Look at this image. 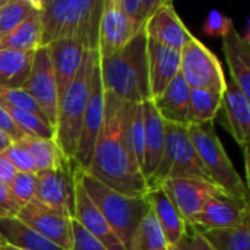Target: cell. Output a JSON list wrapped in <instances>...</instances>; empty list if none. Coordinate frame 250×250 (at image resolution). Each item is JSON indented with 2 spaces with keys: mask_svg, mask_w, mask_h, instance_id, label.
<instances>
[{
  "mask_svg": "<svg viewBox=\"0 0 250 250\" xmlns=\"http://www.w3.org/2000/svg\"><path fill=\"white\" fill-rule=\"evenodd\" d=\"M127 103L105 92L104 120L98 133L88 174L126 196H145L149 190L126 136Z\"/></svg>",
  "mask_w": 250,
  "mask_h": 250,
  "instance_id": "1",
  "label": "cell"
},
{
  "mask_svg": "<svg viewBox=\"0 0 250 250\" xmlns=\"http://www.w3.org/2000/svg\"><path fill=\"white\" fill-rule=\"evenodd\" d=\"M104 0H40L41 47L73 40L86 51H97Z\"/></svg>",
  "mask_w": 250,
  "mask_h": 250,
  "instance_id": "2",
  "label": "cell"
},
{
  "mask_svg": "<svg viewBox=\"0 0 250 250\" xmlns=\"http://www.w3.org/2000/svg\"><path fill=\"white\" fill-rule=\"evenodd\" d=\"M146 45L148 38L144 28L117 53L107 57H98L105 92L130 104H141L151 100Z\"/></svg>",
  "mask_w": 250,
  "mask_h": 250,
  "instance_id": "3",
  "label": "cell"
},
{
  "mask_svg": "<svg viewBox=\"0 0 250 250\" xmlns=\"http://www.w3.org/2000/svg\"><path fill=\"white\" fill-rule=\"evenodd\" d=\"M97 59V51H86L78 75L66 88V91L59 97L54 139L63 151L64 157L70 161H73L76 154L83 114L91 91L92 70Z\"/></svg>",
  "mask_w": 250,
  "mask_h": 250,
  "instance_id": "4",
  "label": "cell"
},
{
  "mask_svg": "<svg viewBox=\"0 0 250 250\" xmlns=\"http://www.w3.org/2000/svg\"><path fill=\"white\" fill-rule=\"evenodd\" d=\"M75 170L83 190L94 202V205L100 209V212L104 215V218L107 220L116 236L120 239V242L127 250L135 229L138 227L144 215L149 211L146 198L145 196L132 198V196L122 195L110 189L100 180H97L95 177H92L78 166Z\"/></svg>",
  "mask_w": 250,
  "mask_h": 250,
  "instance_id": "5",
  "label": "cell"
},
{
  "mask_svg": "<svg viewBox=\"0 0 250 250\" xmlns=\"http://www.w3.org/2000/svg\"><path fill=\"white\" fill-rule=\"evenodd\" d=\"M190 141L199 157V161L208 174V179L224 190L239 199L249 201L248 185L234 168L230 157L227 155L217 132L214 122L202 125H188Z\"/></svg>",
  "mask_w": 250,
  "mask_h": 250,
  "instance_id": "6",
  "label": "cell"
},
{
  "mask_svg": "<svg viewBox=\"0 0 250 250\" xmlns=\"http://www.w3.org/2000/svg\"><path fill=\"white\" fill-rule=\"evenodd\" d=\"M177 177H195L209 180L190 141L188 126L167 123L166 144L161 161L155 173L148 179L146 183L151 189L163 185L168 179Z\"/></svg>",
  "mask_w": 250,
  "mask_h": 250,
  "instance_id": "7",
  "label": "cell"
},
{
  "mask_svg": "<svg viewBox=\"0 0 250 250\" xmlns=\"http://www.w3.org/2000/svg\"><path fill=\"white\" fill-rule=\"evenodd\" d=\"M180 75L190 89L224 92L227 85L218 57L196 37H192L180 51Z\"/></svg>",
  "mask_w": 250,
  "mask_h": 250,
  "instance_id": "8",
  "label": "cell"
},
{
  "mask_svg": "<svg viewBox=\"0 0 250 250\" xmlns=\"http://www.w3.org/2000/svg\"><path fill=\"white\" fill-rule=\"evenodd\" d=\"M34 199L56 212L73 218L75 163L67 161L59 168L37 173V190Z\"/></svg>",
  "mask_w": 250,
  "mask_h": 250,
  "instance_id": "9",
  "label": "cell"
},
{
  "mask_svg": "<svg viewBox=\"0 0 250 250\" xmlns=\"http://www.w3.org/2000/svg\"><path fill=\"white\" fill-rule=\"evenodd\" d=\"M22 88L32 95V98L40 105L45 120L54 129L57 119L59 91L47 47H40L34 51L31 70Z\"/></svg>",
  "mask_w": 250,
  "mask_h": 250,
  "instance_id": "10",
  "label": "cell"
},
{
  "mask_svg": "<svg viewBox=\"0 0 250 250\" xmlns=\"http://www.w3.org/2000/svg\"><path fill=\"white\" fill-rule=\"evenodd\" d=\"M104 105H105V91L103 86L98 59H97L94 70H92L91 91H89V98L86 103V110L83 114L79 142H78L76 154L73 158V163L82 170H86L89 166L92 151H94L98 133L103 126V120H104Z\"/></svg>",
  "mask_w": 250,
  "mask_h": 250,
  "instance_id": "11",
  "label": "cell"
},
{
  "mask_svg": "<svg viewBox=\"0 0 250 250\" xmlns=\"http://www.w3.org/2000/svg\"><path fill=\"white\" fill-rule=\"evenodd\" d=\"M144 28V25L136 23L122 12L117 0H104L98 31V57H107L117 53Z\"/></svg>",
  "mask_w": 250,
  "mask_h": 250,
  "instance_id": "12",
  "label": "cell"
},
{
  "mask_svg": "<svg viewBox=\"0 0 250 250\" xmlns=\"http://www.w3.org/2000/svg\"><path fill=\"white\" fill-rule=\"evenodd\" d=\"M160 186L167 192L186 223L198 215L212 198L226 193L212 182L195 177L168 179Z\"/></svg>",
  "mask_w": 250,
  "mask_h": 250,
  "instance_id": "13",
  "label": "cell"
},
{
  "mask_svg": "<svg viewBox=\"0 0 250 250\" xmlns=\"http://www.w3.org/2000/svg\"><path fill=\"white\" fill-rule=\"evenodd\" d=\"M16 218L59 248L72 249V218L41 205L35 199L22 207Z\"/></svg>",
  "mask_w": 250,
  "mask_h": 250,
  "instance_id": "14",
  "label": "cell"
},
{
  "mask_svg": "<svg viewBox=\"0 0 250 250\" xmlns=\"http://www.w3.org/2000/svg\"><path fill=\"white\" fill-rule=\"evenodd\" d=\"M250 221L249 201L221 193L212 198L188 224L201 230H218L242 226Z\"/></svg>",
  "mask_w": 250,
  "mask_h": 250,
  "instance_id": "15",
  "label": "cell"
},
{
  "mask_svg": "<svg viewBox=\"0 0 250 250\" xmlns=\"http://www.w3.org/2000/svg\"><path fill=\"white\" fill-rule=\"evenodd\" d=\"M76 168V166H75ZM73 220L88 231L94 239L103 243L108 250H126L120 239L116 236L104 215L89 199L83 190L75 170V205H73Z\"/></svg>",
  "mask_w": 250,
  "mask_h": 250,
  "instance_id": "16",
  "label": "cell"
},
{
  "mask_svg": "<svg viewBox=\"0 0 250 250\" xmlns=\"http://www.w3.org/2000/svg\"><path fill=\"white\" fill-rule=\"evenodd\" d=\"M146 38L161 45L182 51L193 34L188 29L171 1L164 0L160 9L145 23Z\"/></svg>",
  "mask_w": 250,
  "mask_h": 250,
  "instance_id": "17",
  "label": "cell"
},
{
  "mask_svg": "<svg viewBox=\"0 0 250 250\" xmlns=\"http://www.w3.org/2000/svg\"><path fill=\"white\" fill-rule=\"evenodd\" d=\"M146 56L152 100L160 95L177 75H180V51L148 40Z\"/></svg>",
  "mask_w": 250,
  "mask_h": 250,
  "instance_id": "18",
  "label": "cell"
},
{
  "mask_svg": "<svg viewBox=\"0 0 250 250\" xmlns=\"http://www.w3.org/2000/svg\"><path fill=\"white\" fill-rule=\"evenodd\" d=\"M224 125L234 141L242 146H249L250 138V100L236 86L233 81H229L223 94Z\"/></svg>",
  "mask_w": 250,
  "mask_h": 250,
  "instance_id": "19",
  "label": "cell"
},
{
  "mask_svg": "<svg viewBox=\"0 0 250 250\" xmlns=\"http://www.w3.org/2000/svg\"><path fill=\"white\" fill-rule=\"evenodd\" d=\"M145 198L148 201L149 211L155 215L158 224L163 229L168 246L177 245L186 236L189 227L183 215L179 212V209L161 186L151 188L146 192Z\"/></svg>",
  "mask_w": 250,
  "mask_h": 250,
  "instance_id": "20",
  "label": "cell"
},
{
  "mask_svg": "<svg viewBox=\"0 0 250 250\" xmlns=\"http://www.w3.org/2000/svg\"><path fill=\"white\" fill-rule=\"evenodd\" d=\"M56 78L59 97L78 75L86 50L73 40H60L47 45Z\"/></svg>",
  "mask_w": 250,
  "mask_h": 250,
  "instance_id": "21",
  "label": "cell"
},
{
  "mask_svg": "<svg viewBox=\"0 0 250 250\" xmlns=\"http://www.w3.org/2000/svg\"><path fill=\"white\" fill-rule=\"evenodd\" d=\"M189 94H190L189 85L185 82L182 75H177L168 83V86L151 101L166 123L188 126L189 125Z\"/></svg>",
  "mask_w": 250,
  "mask_h": 250,
  "instance_id": "22",
  "label": "cell"
},
{
  "mask_svg": "<svg viewBox=\"0 0 250 250\" xmlns=\"http://www.w3.org/2000/svg\"><path fill=\"white\" fill-rule=\"evenodd\" d=\"M166 122L155 110L152 101L144 103V126H145V157L142 174L148 179L155 173L166 144Z\"/></svg>",
  "mask_w": 250,
  "mask_h": 250,
  "instance_id": "23",
  "label": "cell"
},
{
  "mask_svg": "<svg viewBox=\"0 0 250 250\" xmlns=\"http://www.w3.org/2000/svg\"><path fill=\"white\" fill-rule=\"evenodd\" d=\"M223 51L227 59L231 81L250 100V50L246 38L233 28L223 38Z\"/></svg>",
  "mask_w": 250,
  "mask_h": 250,
  "instance_id": "24",
  "label": "cell"
},
{
  "mask_svg": "<svg viewBox=\"0 0 250 250\" xmlns=\"http://www.w3.org/2000/svg\"><path fill=\"white\" fill-rule=\"evenodd\" d=\"M0 237L4 245L21 250H64L34 231L16 217L0 218Z\"/></svg>",
  "mask_w": 250,
  "mask_h": 250,
  "instance_id": "25",
  "label": "cell"
},
{
  "mask_svg": "<svg viewBox=\"0 0 250 250\" xmlns=\"http://www.w3.org/2000/svg\"><path fill=\"white\" fill-rule=\"evenodd\" d=\"M34 51L0 48V89L22 88L28 79Z\"/></svg>",
  "mask_w": 250,
  "mask_h": 250,
  "instance_id": "26",
  "label": "cell"
},
{
  "mask_svg": "<svg viewBox=\"0 0 250 250\" xmlns=\"http://www.w3.org/2000/svg\"><path fill=\"white\" fill-rule=\"evenodd\" d=\"M19 144L29 152L31 160L35 167V173L54 170V168L62 167L64 163L70 161L64 157L63 151L60 149L54 138L44 139V138L26 136Z\"/></svg>",
  "mask_w": 250,
  "mask_h": 250,
  "instance_id": "27",
  "label": "cell"
},
{
  "mask_svg": "<svg viewBox=\"0 0 250 250\" xmlns=\"http://www.w3.org/2000/svg\"><path fill=\"white\" fill-rule=\"evenodd\" d=\"M41 18L40 9L32 13L19 26L0 38V48L18 51H35L41 47Z\"/></svg>",
  "mask_w": 250,
  "mask_h": 250,
  "instance_id": "28",
  "label": "cell"
},
{
  "mask_svg": "<svg viewBox=\"0 0 250 250\" xmlns=\"http://www.w3.org/2000/svg\"><path fill=\"white\" fill-rule=\"evenodd\" d=\"M223 94L215 89H190L189 125L214 122L223 105Z\"/></svg>",
  "mask_w": 250,
  "mask_h": 250,
  "instance_id": "29",
  "label": "cell"
},
{
  "mask_svg": "<svg viewBox=\"0 0 250 250\" xmlns=\"http://www.w3.org/2000/svg\"><path fill=\"white\" fill-rule=\"evenodd\" d=\"M168 243L155 215L148 211L135 229L127 250H161Z\"/></svg>",
  "mask_w": 250,
  "mask_h": 250,
  "instance_id": "30",
  "label": "cell"
},
{
  "mask_svg": "<svg viewBox=\"0 0 250 250\" xmlns=\"http://www.w3.org/2000/svg\"><path fill=\"white\" fill-rule=\"evenodd\" d=\"M201 231L215 250H250V221L237 227Z\"/></svg>",
  "mask_w": 250,
  "mask_h": 250,
  "instance_id": "31",
  "label": "cell"
},
{
  "mask_svg": "<svg viewBox=\"0 0 250 250\" xmlns=\"http://www.w3.org/2000/svg\"><path fill=\"white\" fill-rule=\"evenodd\" d=\"M40 9V0H6L0 7V38Z\"/></svg>",
  "mask_w": 250,
  "mask_h": 250,
  "instance_id": "32",
  "label": "cell"
},
{
  "mask_svg": "<svg viewBox=\"0 0 250 250\" xmlns=\"http://www.w3.org/2000/svg\"><path fill=\"white\" fill-rule=\"evenodd\" d=\"M1 105L10 114L12 120L18 125V127L22 132H25L28 136L44 138V139L54 138V129L50 126V123L44 117L37 116L31 111H25V110L16 108V107L7 105V104H1Z\"/></svg>",
  "mask_w": 250,
  "mask_h": 250,
  "instance_id": "33",
  "label": "cell"
},
{
  "mask_svg": "<svg viewBox=\"0 0 250 250\" xmlns=\"http://www.w3.org/2000/svg\"><path fill=\"white\" fill-rule=\"evenodd\" d=\"M163 3L164 0H117L122 12L132 21L144 26Z\"/></svg>",
  "mask_w": 250,
  "mask_h": 250,
  "instance_id": "34",
  "label": "cell"
},
{
  "mask_svg": "<svg viewBox=\"0 0 250 250\" xmlns=\"http://www.w3.org/2000/svg\"><path fill=\"white\" fill-rule=\"evenodd\" d=\"M9 189L16 201V204L22 208L35 198L37 190V173H21L18 171L16 176L9 183Z\"/></svg>",
  "mask_w": 250,
  "mask_h": 250,
  "instance_id": "35",
  "label": "cell"
},
{
  "mask_svg": "<svg viewBox=\"0 0 250 250\" xmlns=\"http://www.w3.org/2000/svg\"><path fill=\"white\" fill-rule=\"evenodd\" d=\"M0 103L1 104H7V105H12V107H16V108H21V110H25V111H31V113H34L37 116L44 117L40 105L37 104V101L23 88L0 89Z\"/></svg>",
  "mask_w": 250,
  "mask_h": 250,
  "instance_id": "36",
  "label": "cell"
},
{
  "mask_svg": "<svg viewBox=\"0 0 250 250\" xmlns=\"http://www.w3.org/2000/svg\"><path fill=\"white\" fill-rule=\"evenodd\" d=\"M234 28L233 19L227 15H223L220 10H211L204 26L202 32L212 38H224L229 35V32Z\"/></svg>",
  "mask_w": 250,
  "mask_h": 250,
  "instance_id": "37",
  "label": "cell"
},
{
  "mask_svg": "<svg viewBox=\"0 0 250 250\" xmlns=\"http://www.w3.org/2000/svg\"><path fill=\"white\" fill-rule=\"evenodd\" d=\"M70 250H108L103 243L94 239L72 218V249Z\"/></svg>",
  "mask_w": 250,
  "mask_h": 250,
  "instance_id": "38",
  "label": "cell"
},
{
  "mask_svg": "<svg viewBox=\"0 0 250 250\" xmlns=\"http://www.w3.org/2000/svg\"><path fill=\"white\" fill-rule=\"evenodd\" d=\"M174 250H215L211 243L207 240V237L202 234V231L193 226L188 227L186 236L173 246Z\"/></svg>",
  "mask_w": 250,
  "mask_h": 250,
  "instance_id": "39",
  "label": "cell"
},
{
  "mask_svg": "<svg viewBox=\"0 0 250 250\" xmlns=\"http://www.w3.org/2000/svg\"><path fill=\"white\" fill-rule=\"evenodd\" d=\"M7 157L10 158V161L13 163V166L16 167L18 171L21 173H35V167L34 163L31 160L29 152L19 144V142H12L9 145V148L6 149Z\"/></svg>",
  "mask_w": 250,
  "mask_h": 250,
  "instance_id": "40",
  "label": "cell"
},
{
  "mask_svg": "<svg viewBox=\"0 0 250 250\" xmlns=\"http://www.w3.org/2000/svg\"><path fill=\"white\" fill-rule=\"evenodd\" d=\"M19 209H21V207L16 204V201L9 189V185H6L4 182L0 180V218L16 217Z\"/></svg>",
  "mask_w": 250,
  "mask_h": 250,
  "instance_id": "41",
  "label": "cell"
},
{
  "mask_svg": "<svg viewBox=\"0 0 250 250\" xmlns=\"http://www.w3.org/2000/svg\"><path fill=\"white\" fill-rule=\"evenodd\" d=\"M0 130L4 132L12 142H21L28 136L25 132H22L18 127V125L12 120L10 114L6 111V108L1 104H0Z\"/></svg>",
  "mask_w": 250,
  "mask_h": 250,
  "instance_id": "42",
  "label": "cell"
},
{
  "mask_svg": "<svg viewBox=\"0 0 250 250\" xmlns=\"http://www.w3.org/2000/svg\"><path fill=\"white\" fill-rule=\"evenodd\" d=\"M18 170L13 166V163L10 161V158L7 157L6 151L0 152V180L4 182L6 185H9L12 182V179L16 176Z\"/></svg>",
  "mask_w": 250,
  "mask_h": 250,
  "instance_id": "43",
  "label": "cell"
},
{
  "mask_svg": "<svg viewBox=\"0 0 250 250\" xmlns=\"http://www.w3.org/2000/svg\"><path fill=\"white\" fill-rule=\"evenodd\" d=\"M10 144H12L10 138H9L4 132H1V130H0V152L6 151V149L9 148V145H10Z\"/></svg>",
  "mask_w": 250,
  "mask_h": 250,
  "instance_id": "44",
  "label": "cell"
},
{
  "mask_svg": "<svg viewBox=\"0 0 250 250\" xmlns=\"http://www.w3.org/2000/svg\"><path fill=\"white\" fill-rule=\"evenodd\" d=\"M0 250H21V249H16V248H13V246H9V245H4V246H1Z\"/></svg>",
  "mask_w": 250,
  "mask_h": 250,
  "instance_id": "45",
  "label": "cell"
},
{
  "mask_svg": "<svg viewBox=\"0 0 250 250\" xmlns=\"http://www.w3.org/2000/svg\"><path fill=\"white\" fill-rule=\"evenodd\" d=\"M161 250H174V249H173V246H167V248H164V249H161Z\"/></svg>",
  "mask_w": 250,
  "mask_h": 250,
  "instance_id": "46",
  "label": "cell"
},
{
  "mask_svg": "<svg viewBox=\"0 0 250 250\" xmlns=\"http://www.w3.org/2000/svg\"><path fill=\"white\" fill-rule=\"evenodd\" d=\"M1 246H4V242H3V239L0 237V248H1Z\"/></svg>",
  "mask_w": 250,
  "mask_h": 250,
  "instance_id": "47",
  "label": "cell"
},
{
  "mask_svg": "<svg viewBox=\"0 0 250 250\" xmlns=\"http://www.w3.org/2000/svg\"><path fill=\"white\" fill-rule=\"evenodd\" d=\"M4 1H6V0H0V7L3 6V3H4Z\"/></svg>",
  "mask_w": 250,
  "mask_h": 250,
  "instance_id": "48",
  "label": "cell"
}]
</instances>
